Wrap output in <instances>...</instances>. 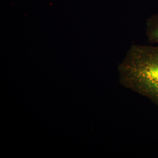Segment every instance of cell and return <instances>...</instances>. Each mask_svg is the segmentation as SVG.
Here are the masks:
<instances>
[{"label":"cell","mask_w":158,"mask_h":158,"mask_svg":"<svg viewBox=\"0 0 158 158\" xmlns=\"http://www.w3.org/2000/svg\"><path fill=\"white\" fill-rule=\"evenodd\" d=\"M118 69L122 85L158 106V46L132 45Z\"/></svg>","instance_id":"6da1fadb"},{"label":"cell","mask_w":158,"mask_h":158,"mask_svg":"<svg viewBox=\"0 0 158 158\" xmlns=\"http://www.w3.org/2000/svg\"><path fill=\"white\" fill-rule=\"evenodd\" d=\"M146 34L149 42L158 43V14L152 15L147 20Z\"/></svg>","instance_id":"7a4b0ae2"}]
</instances>
